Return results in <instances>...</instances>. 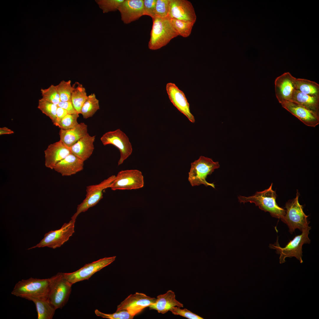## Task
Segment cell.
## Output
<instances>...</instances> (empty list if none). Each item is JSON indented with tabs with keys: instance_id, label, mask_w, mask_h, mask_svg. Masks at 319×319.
<instances>
[{
	"instance_id": "cell-1",
	"label": "cell",
	"mask_w": 319,
	"mask_h": 319,
	"mask_svg": "<svg viewBox=\"0 0 319 319\" xmlns=\"http://www.w3.org/2000/svg\"><path fill=\"white\" fill-rule=\"evenodd\" d=\"M273 183L267 189L261 191H257L248 197L240 196L238 197L240 203L249 202L254 203L256 206L265 212H268L273 217L281 219L285 215L286 210L279 206L276 201L277 195L272 189Z\"/></svg>"
},
{
	"instance_id": "cell-2",
	"label": "cell",
	"mask_w": 319,
	"mask_h": 319,
	"mask_svg": "<svg viewBox=\"0 0 319 319\" xmlns=\"http://www.w3.org/2000/svg\"><path fill=\"white\" fill-rule=\"evenodd\" d=\"M50 278L39 279L31 277L22 279L15 285L11 294L27 300L30 298L47 299Z\"/></svg>"
},
{
	"instance_id": "cell-3",
	"label": "cell",
	"mask_w": 319,
	"mask_h": 319,
	"mask_svg": "<svg viewBox=\"0 0 319 319\" xmlns=\"http://www.w3.org/2000/svg\"><path fill=\"white\" fill-rule=\"evenodd\" d=\"M152 19L153 24L148 47L151 50H156L167 45L178 35L168 16L164 18L155 17Z\"/></svg>"
},
{
	"instance_id": "cell-4",
	"label": "cell",
	"mask_w": 319,
	"mask_h": 319,
	"mask_svg": "<svg viewBox=\"0 0 319 319\" xmlns=\"http://www.w3.org/2000/svg\"><path fill=\"white\" fill-rule=\"evenodd\" d=\"M311 229V227L309 226L303 230L301 234L296 236L284 247L280 246L278 239L274 244H270L269 247L276 250V253L280 255L279 261L280 264L285 262L286 258L292 257L296 258L300 263H303L302 247L304 244H310V242L308 235Z\"/></svg>"
},
{
	"instance_id": "cell-5",
	"label": "cell",
	"mask_w": 319,
	"mask_h": 319,
	"mask_svg": "<svg viewBox=\"0 0 319 319\" xmlns=\"http://www.w3.org/2000/svg\"><path fill=\"white\" fill-rule=\"evenodd\" d=\"M299 196L300 193L297 191L296 197L286 202L284 207L286 209L285 214L281 219L287 225L289 232L291 234L297 229L302 232L309 226L310 223L307 219L308 216L305 214L303 206L299 203Z\"/></svg>"
},
{
	"instance_id": "cell-6",
	"label": "cell",
	"mask_w": 319,
	"mask_h": 319,
	"mask_svg": "<svg viewBox=\"0 0 319 319\" xmlns=\"http://www.w3.org/2000/svg\"><path fill=\"white\" fill-rule=\"evenodd\" d=\"M218 162L201 156L197 160L191 163V168L188 173V180L192 186L201 184L206 186H210L215 188L214 183L207 182L206 179L208 175H211L216 169L219 168Z\"/></svg>"
},
{
	"instance_id": "cell-7",
	"label": "cell",
	"mask_w": 319,
	"mask_h": 319,
	"mask_svg": "<svg viewBox=\"0 0 319 319\" xmlns=\"http://www.w3.org/2000/svg\"><path fill=\"white\" fill-rule=\"evenodd\" d=\"M50 278L48 299L56 310L66 304L71 291L72 285L64 277L63 273H58Z\"/></svg>"
},
{
	"instance_id": "cell-8",
	"label": "cell",
	"mask_w": 319,
	"mask_h": 319,
	"mask_svg": "<svg viewBox=\"0 0 319 319\" xmlns=\"http://www.w3.org/2000/svg\"><path fill=\"white\" fill-rule=\"evenodd\" d=\"M115 177V175H112L98 184L87 186L86 198L77 206L76 212L71 219L76 220L81 213L87 211L90 208L96 205L103 198V190L110 188Z\"/></svg>"
},
{
	"instance_id": "cell-9",
	"label": "cell",
	"mask_w": 319,
	"mask_h": 319,
	"mask_svg": "<svg viewBox=\"0 0 319 319\" xmlns=\"http://www.w3.org/2000/svg\"><path fill=\"white\" fill-rule=\"evenodd\" d=\"M76 220L71 219L68 223H64L59 229L51 230L46 233L40 242L28 249L45 247L55 249L60 247L67 241L74 232Z\"/></svg>"
},
{
	"instance_id": "cell-10",
	"label": "cell",
	"mask_w": 319,
	"mask_h": 319,
	"mask_svg": "<svg viewBox=\"0 0 319 319\" xmlns=\"http://www.w3.org/2000/svg\"><path fill=\"white\" fill-rule=\"evenodd\" d=\"M144 185V176L137 170H122L119 172L110 188L113 191L139 189Z\"/></svg>"
},
{
	"instance_id": "cell-11",
	"label": "cell",
	"mask_w": 319,
	"mask_h": 319,
	"mask_svg": "<svg viewBox=\"0 0 319 319\" xmlns=\"http://www.w3.org/2000/svg\"><path fill=\"white\" fill-rule=\"evenodd\" d=\"M116 257H105L84 265L79 270L71 273H64L65 278L72 285L79 281L88 280L95 273L108 266Z\"/></svg>"
},
{
	"instance_id": "cell-12",
	"label": "cell",
	"mask_w": 319,
	"mask_h": 319,
	"mask_svg": "<svg viewBox=\"0 0 319 319\" xmlns=\"http://www.w3.org/2000/svg\"><path fill=\"white\" fill-rule=\"evenodd\" d=\"M100 140L104 145L112 144L119 149L120 157L118 165L122 164L132 153V146L128 138L119 129L106 132L101 137Z\"/></svg>"
},
{
	"instance_id": "cell-13",
	"label": "cell",
	"mask_w": 319,
	"mask_h": 319,
	"mask_svg": "<svg viewBox=\"0 0 319 319\" xmlns=\"http://www.w3.org/2000/svg\"><path fill=\"white\" fill-rule=\"evenodd\" d=\"M156 298L144 293L136 292L131 294L117 306L116 311L126 310L134 317L144 309L155 302Z\"/></svg>"
},
{
	"instance_id": "cell-14",
	"label": "cell",
	"mask_w": 319,
	"mask_h": 319,
	"mask_svg": "<svg viewBox=\"0 0 319 319\" xmlns=\"http://www.w3.org/2000/svg\"><path fill=\"white\" fill-rule=\"evenodd\" d=\"M168 17L170 19L194 23L196 19L193 6L187 0H170Z\"/></svg>"
},
{
	"instance_id": "cell-15",
	"label": "cell",
	"mask_w": 319,
	"mask_h": 319,
	"mask_svg": "<svg viewBox=\"0 0 319 319\" xmlns=\"http://www.w3.org/2000/svg\"><path fill=\"white\" fill-rule=\"evenodd\" d=\"M296 79L289 72H286L277 77L275 79V95L281 104L290 101L294 92L296 90Z\"/></svg>"
},
{
	"instance_id": "cell-16",
	"label": "cell",
	"mask_w": 319,
	"mask_h": 319,
	"mask_svg": "<svg viewBox=\"0 0 319 319\" xmlns=\"http://www.w3.org/2000/svg\"><path fill=\"white\" fill-rule=\"evenodd\" d=\"M166 89L169 99L173 105L189 121L194 123V117L190 112L189 103L183 92L172 83L167 84Z\"/></svg>"
},
{
	"instance_id": "cell-17",
	"label": "cell",
	"mask_w": 319,
	"mask_h": 319,
	"mask_svg": "<svg viewBox=\"0 0 319 319\" xmlns=\"http://www.w3.org/2000/svg\"><path fill=\"white\" fill-rule=\"evenodd\" d=\"M282 106L306 126L315 127L319 124V115L291 101L281 104Z\"/></svg>"
},
{
	"instance_id": "cell-18",
	"label": "cell",
	"mask_w": 319,
	"mask_h": 319,
	"mask_svg": "<svg viewBox=\"0 0 319 319\" xmlns=\"http://www.w3.org/2000/svg\"><path fill=\"white\" fill-rule=\"evenodd\" d=\"M118 10L123 22L126 24L130 23L144 15L143 1L124 0Z\"/></svg>"
},
{
	"instance_id": "cell-19",
	"label": "cell",
	"mask_w": 319,
	"mask_h": 319,
	"mask_svg": "<svg viewBox=\"0 0 319 319\" xmlns=\"http://www.w3.org/2000/svg\"><path fill=\"white\" fill-rule=\"evenodd\" d=\"M71 153L70 147L59 140L48 145L44 151L45 165L51 169Z\"/></svg>"
},
{
	"instance_id": "cell-20",
	"label": "cell",
	"mask_w": 319,
	"mask_h": 319,
	"mask_svg": "<svg viewBox=\"0 0 319 319\" xmlns=\"http://www.w3.org/2000/svg\"><path fill=\"white\" fill-rule=\"evenodd\" d=\"M84 161L71 153L57 163L54 168L62 176H69L82 170Z\"/></svg>"
},
{
	"instance_id": "cell-21",
	"label": "cell",
	"mask_w": 319,
	"mask_h": 319,
	"mask_svg": "<svg viewBox=\"0 0 319 319\" xmlns=\"http://www.w3.org/2000/svg\"><path fill=\"white\" fill-rule=\"evenodd\" d=\"M175 307H183V305L176 299L175 292L169 290L164 294L158 295L155 302L149 307L150 310H155L159 313L164 314Z\"/></svg>"
},
{
	"instance_id": "cell-22",
	"label": "cell",
	"mask_w": 319,
	"mask_h": 319,
	"mask_svg": "<svg viewBox=\"0 0 319 319\" xmlns=\"http://www.w3.org/2000/svg\"><path fill=\"white\" fill-rule=\"evenodd\" d=\"M95 136L88 134L79 139L70 147L71 152L84 161L92 154L94 149V142Z\"/></svg>"
},
{
	"instance_id": "cell-23",
	"label": "cell",
	"mask_w": 319,
	"mask_h": 319,
	"mask_svg": "<svg viewBox=\"0 0 319 319\" xmlns=\"http://www.w3.org/2000/svg\"><path fill=\"white\" fill-rule=\"evenodd\" d=\"M88 134L87 125L84 123H81L71 129H60L59 132L60 140L70 147Z\"/></svg>"
},
{
	"instance_id": "cell-24",
	"label": "cell",
	"mask_w": 319,
	"mask_h": 319,
	"mask_svg": "<svg viewBox=\"0 0 319 319\" xmlns=\"http://www.w3.org/2000/svg\"><path fill=\"white\" fill-rule=\"evenodd\" d=\"M290 101L319 115V97L311 96L295 90Z\"/></svg>"
},
{
	"instance_id": "cell-25",
	"label": "cell",
	"mask_w": 319,
	"mask_h": 319,
	"mask_svg": "<svg viewBox=\"0 0 319 319\" xmlns=\"http://www.w3.org/2000/svg\"><path fill=\"white\" fill-rule=\"evenodd\" d=\"M27 300L35 304L38 314V319H52L56 310L47 299L30 298Z\"/></svg>"
},
{
	"instance_id": "cell-26",
	"label": "cell",
	"mask_w": 319,
	"mask_h": 319,
	"mask_svg": "<svg viewBox=\"0 0 319 319\" xmlns=\"http://www.w3.org/2000/svg\"><path fill=\"white\" fill-rule=\"evenodd\" d=\"M72 86L73 90L71 95V101L74 108L79 114L88 96L85 88L82 84L76 82Z\"/></svg>"
},
{
	"instance_id": "cell-27",
	"label": "cell",
	"mask_w": 319,
	"mask_h": 319,
	"mask_svg": "<svg viewBox=\"0 0 319 319\" xmlns=\"http://www.w3.org/2000/svg\"><path fill=\"white\" fill-rule=\"evenodd\" d=\"M296 90L313 96L319 97V85L316 82L302 78H296Z\"/></svg>"
},
{
	"instance_id": "cell-28",
	"label": "cell",
	"mask_w": 319,
	"mask_h": 319,
	"mask_svg": "<svg viewBox=\"0 0 319 319\" xmlns=\"http://www.w3.org/2000/svg\"><path fill=\"white\" fill-rule=\"evenodd\" d=\"M99 108V101L95 95L92 93L88 96L82 108L80 114L84 118L87 119L92 117Z\"/></svg>"
},
{
	"instance_id": "cell-29",
	"label": "cell",
	"mask_w": 319,
	"mask_h": 319,
	"mask_svg": "<svg viewBox=\"0 0 319 319\" xmlns=\"http://www.w3.org/2000/svg\"><path fill=\"white\" fill-rule=\"evenodd\" d=\"M170 19L172 25L178 35L186 38L190 35L194 23L174 18Z\"/></svg>"
},
{
	"instance_id": "cell-30",
	"label": "cell",
	"mask_w": 319,
	"mask_h": 319,
	"mask_svg": "<svg viewBox=\"0 0 319 319\" xmlns=\"http://www.w3.org/2000/svg\"><path fill=\"white\" fill-rule=\"evenodd\" d=\"M58 107L57 105L45 100L42 98L38 100V108L43 113L51 119L53 124L55 121Z\"/></svg>"
},
{
	"instance_id": "cell-31",
	"label": "cell",
	"mask_w": 319,
	"mask_h": 319,
	"mask_svg": "<svg viewBox=\"0 0 319 319\" xmlns=\"http://www.w3.org/2000/svg\"><path fill=\"white\" fill-rule=\"evenodd\" d=\"M71 83L70 80L67 81L63 80L56 86L61 101H71V97L73 87L71 85Z\"/></svg>"
},
{
	"instance_id": "cell-32",
	"label": "cell",
	"mask_w": 319,
	"mask_h": 319,
	"mask_svg": "<svg viewBox=\"0 0 319 319\" xmlns=\"http://www.w3.org/2000/svg\"><path fill=\"white\" fill-rule=\"evenodd\" d=\"M42 98L48 102L58 105L61 101L56 86L52 84L46 89H41Z\"/></svg>"
},
{
	"instance_id": "cell-33",
	"label": "cell",
	"mask_w": 319,
	"mask_h": 319,
	"mask_svg": "<svg viewBox=\"0 0 319 319\" xmlns=\"http://www.w3.org/2000/svg\"><path fill=\"white\" fill-rule=\"evenodd\" d=\"M79 114H67L57 125L60 129L67 130L74 128L79 124L77 119Z\"/></svg>"
},
{
	"instance_id": "cell-34",
	"label": "cell",
	"mask_w": 319,
	"mask_h": 319,
	"mask_svg": "<svg viewBox=\"0 0 319 319\" xmlns=\"http://www.w3.org/2000/svg\"><path fill=\"white\" fill-rule=\"evenodd\" d=\"M124 0H98L96 2L103 13L116 11Z\"/></svg>"
},
{
	"instance_id": "cell-35",
	"label": "cell",
	"mask_w": 319,
	"mask_h": 319,
	"mask_svg": "<svg viewBox=\"0 0 319 319\" xmlns=\"http://www.w3.org/2000/svg\"><path fill=\"white\" fill-rule=\"evenodd\" d=\"M95 313L97 316L109 319H132L134 317L127 311L124 310L116 311L115 312L113 313L107 314L96 309Z\"/></svg>"
},
{
	"instance_id": "cell-36",
	"label": "cell",
	"mask_w": 319,
	"mask_h": 319,
	"mask_svg": "<svg viewBox=\"0 0 319 319\" xmlns=\"http://www.w3.org/2000/svg\"><path fill=\"white\" fill-rule=\"evenodd\" d=\"M170 0H156L155 17L164 18L168 16Z\"/></svg>"
},
{
	"instance_id": "cell-37",
	"label": "cell",
	"mask_w": 319,
	"mask_h": 319,
	"mask_svg": "<svg viewBox=\"0 0 319 319\" xmlns=\"http://www.w3.org/2000/svg\"><path fill=\"white\" fill-rule=\"evenodd\" d=\"M181 307H175L170 310L172 313L176 315H179L189 319H204V318L197 315L186 308L182 309Z\"/></svg>"
},
{
	"instance_id": "cell-38",
	"label": "cell",
	"mask_w": 319,
	"mask_h": 319,
	"mask_svg": "<svg viewBox=\"0 0 319 319\" xmlns=\"http://www.w3.org/2000/svg\"><path fill=\"white\" fill-rule=\"evenodd\" d=\"M144 15H148L152 19L155 17L156 0H143Z\"/></svg>"
},
{
	"instance_id": "cell-39",
	"label": "cell",
	"mask_w": 319,
	"mask_h": 319,
	"mask_svg": "<svg viewBox=\"0 0 319 319\" xmlns=\"http://www.w3.org/2000/svg\"><path fill=\"white\" fill-rule=\"evenodd\" d=\"M57 105L64 109L66 111L68 114L78 113L74 108L71 101L66 102L61 101Z\"/></svg>"
},
{
	"instance_id": "cell-40",
	"label": "cell",
	"mask_w": 319,
	"mask_h": 319,
	"mask_svg": "<svg viewBox=\"0 0 319 319\" xmlns=\"http://www.w3.org/2000/svg\"><path fill=\"white\" fill-rule=\"evenodd\" d=\"M67 112L64 109L58 107L56 114V117L55 123L53 124L56 126L61 120L67 114Z\"/></svg>"
},
{
	"instance_id": "cell-41",
	"label": "cell",
	"mask_w": 319,
	"mask_h": 319,
	"mask_svg": "<svg viewBox=\"0 0 319 319\" xmlns=\"http://www.w3.org/2000/svg\"><path fill=\"white\" fill-rule=\"evenodd\" d=\"M14 133V131L6 127L0 128V135L11 134Z\"/></svg>"
}]
</instances>
